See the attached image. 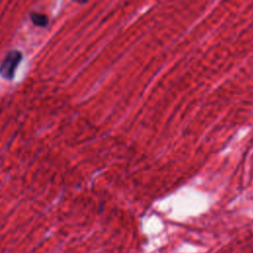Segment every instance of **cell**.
Masks as SVG:
<instances>
[{
    "label": "cell",
    "instance_id": "cell-1",
    "mask_svg": "<svg viewBox=\"0 0 253 253\" xmlns=\"http://www.w3.org/2000/svg\"><path fill=\"white\" fill-rule=\"evenodd\" d=\"M22 59V53L18 50L9 51L0 64V74L3 78L11 80L14 78L15 71Z\"/></svg>",
    "mask_w": 253,
    "mask_h": 253
},
{
    "label": "cell",
    "instance_id": "cell-2",
    "mask_svg": "<svg viewBox=\"0 0 253 253\" xmlns=\"http://www.w3.org/2000/svg\"><path fill=\"white\" fill-rule=\"evenodd\" d=\"M30 18H31V21L38 27H46L47 24H48V20H47V17L43 14H41V13H36V12H33L31 13L30 15Z\"/></svg>",
    "mask_w": 253,
    "mask_h": 253
}]
</instances>
